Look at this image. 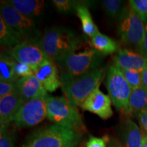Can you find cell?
Masks as SVG:
<instances>
[{
    "label": "cell",
    "instance_id": "obj_33",
    "mask_svg": "<svg viewBox=\"0 0 147 147\" xmlns=\"http://www.w3.org/2000/svg\"><path fill=\"white\" fill-rule=\"evenodd\" d=\"M141 74H142V86L145 89H147V65L141 72Z\"/></svg>",
    "mask_w": 147,
    "mask_h": 147
},
{
    "label": "cell",
    "instance_id": "obj_10",
    "mask_svg": "<svg viewBox=\"0 0 147 147\" xmlns=\"http://www.w3.org/2000/svg\"><path fill=\"white\" fill-rule=\"evenodd\" d=\"M8 54L16 62L27 64L34 71L49 59L39 44L29 41H24L12 48Z\"/></svg>",
    "mask_w": 147,
    "mask_h": 147
},
{
    "label": "cell",
    "instance_id": "obj_6",
    "mask_svg": "<svg viewBox=\"0 0 147 147\" xmlns=\"http://www.w3.org/2000/svg\"><path fill=\"white\" fill-rule=\"evenodd\" d=\"M0 11V16L5 23L17 32L24 41L39 43L42 38L41 34L36 28L34 20L19 13L8 1H1Z\"/></svg>",
    "mask_w": 147,
    "mask_h": 147
},
{
    "label": "cell",
    "instance_id": "obj_9",
    "mask_svg": "<svg viewBox=\"0 0 147 147\" xmlns=\"http://www.w3.org/2000/svg\"><path fill=\"white\" fill-rule=\"evenodd\" d=\"M45 98L35 99L25 102L14 118V123L20 128L36 125L47 116V103Z\"/></svg>",
    "mask_w": 147,
    "mask_h": 147
},
{
    "label": "cell",
    "instance_id": "obj_35",
    "mask_svg": "<svg viewBox=\"0 0 147 147\" xmlns=\"http://www.w3.org/2000/svg\"><path fill=\"white\" fill-rule=\"evenodd\" d=\"M143 137H142V147H147V135L144 132H143Z\"/></svg>",
    "mask_w": 147,
    "mask_h": 147
},
{
    "label": "cell",
    "instance_id": "obj_14",
    "mask_svg": "<svg viewBox=\"0 0 147 147\" xmlns=\"http://www.w3.org/2000/svg\"><path fill=\"white\" fill-rule=\"evenodd\" d=\"M25 103L18 92L0 98V126L9 127Z\"/></svg>",
    "mask_w": 147,
    "mask_h": 147
},
{
    "label": "cell",
    "instance_id": "obj_31",
    "mask_svg": "<svg viewBox=\"0 0 147 147\" xmlns=\"http://www.w3.org/2000/svg\"><path fill=\"white\" fill-rule=\"evenodd\" d=\"M136 116L140 122V124L142 127L143 132H144L147 135V110H143L140 113H138Z\"/></svg>",
    "mask_w": 147,
    "mask_h": 147
},
{
    "label": "cell",
    "instance_id": "obj_2",
    "mask_svg": "<svg viewBox=\"0 0 147 147\" xmlns=\"http://www.w3.org/2000/svg\"><path fill=\"white\" fill-rule=\"evenodd\" d=\"M80 140L78 131L54 124L33 132L21 147H69Z\"/></svg>",
    "mask_w": 147,
    "mask_h": 147
},
{
    "label": "cell",
    "instance_id": "obj_8",
    "mask_svg": "<svg viewBox=\"0 0 147 147\" xmlns=\"http://www.w3.org/2000/svg\"><path fill=\"white\" fill-rule=\"evenodd\" d=\"M118 34L125 45L134 46L140 49L145 32V25L140 16L132 9H126L119 21Z\"/></svg>",
    "mask_w": 147,
    "mask_h": 147
},
{
    "label": "cell",
    "instance_id": "obj_25",
    "mask_svg": "<svg viewBox=\"0 0 147 147\" xmlns=\"http://www.w3.org/2000/svg\"><path fill=\"white\" fill-rule=\"evenodd\" d=\"M129 4L142 19L144 25L147 24V0H130Z\"/></svg>",
    "mask_w": 147,
    "mask_h": 147
},
{
    "label": "cell",
    "instance_id": "obj_17",
    "mask_svg": "<svg viewBox=\"0 0 147 147\" xmlns=\"http://www.w3.org/2000/svg\"><path fill=\"white\" fill-rule=\"evenodd\" d=\"M122 134L125 147H142L143 134L138 125L131 119L124 123Z\"/></svg>",
    "mask_w": 147,
    "mask_h": 147
},
{
    "label": "cell",
    "instance_id": "obj_29",
    "mask_svg": "<svg viewBox=\"0 0 147 147\" xmlns=\"http://www.w3.org/2000/svg\"><path fill=\"white\" fill-rule=\"evenodd\" d=\"M16 73L17 76L20 78L34 74V70L27 64L16 62Z\"/></svg>",
    "mask_w": 147,
    "mask_h": 147
},
{
    "label": "cell",
    "instance_id": "obj_21",
    "mask_svg": "<svg viewBox=\"0 0 147 147\" xmlns=\"http://www.w3.org/2000/svg\"><path fill=\"white\" fill-rule=\"evenodd\" d=\"M147 110V89L142 86L132 90L129 102V115Z\"/></svg>",
    "mask_w": 147,
    "mask_h": 147
},
{
    "label": "cell",
    "instance_id": "obj_5",
    "mask_svg": "<svg viewBox=\"0 0 147 147\" xmlns=\"http://www.w3.org/2000/svg\"><path fill=\"white\" fill-rule=\"evenodd\" d=\"M48 119L55 124L78 130L83 126L81 116L65 97H48L46 100Z\"/></svg>",
    "mask_w": 147,
    "mask_h": 147
},
{
    "label": "cell",
    "instance_id": "obj_36",
    "mask_svg": "<svg viewBox=\"0 0 147 147\" xmlns=\"http://www.w3.org/2000/svg\"><path fill=\"white\" fill-rule=\"evenodd\" d=\"M69 147H76V146H69Z\"/></svg>",
    "mask_w": 147,
    "mask_h": 147
},
{
    "label": "cell",
    "instance_id": "obj_18",
    "mask_svg": "<svg viewBox=\"0 0 147 147\" xmlns=\"http://www.w3.org/2000/svg\"><path fill=\"white\" fill-rule=\"evenodd\" d=\"M76 13L80 18L82 31L86 36L92 38L100 33L98 28L93 21L89 8L84 1L76 7Z\"/></svg>",
    "mask_w": 147,
    "mask_h": 147
},
{
    "label": "cell",
    "instance_id": "obj_34",
    "mask_svg": "<svg viewBox=\"0 0 147 147\" xmlns=\"http://www.w3.org/2000/svg\"><path fill=\"white\" fill-rule=\"evenodd\" d=\"M108 144L107 147H124L115 138L109 140V142H108Z\"/></svg>",
    "mask_w": 147,
    "mask_h": 147
},
{
    "label": "cell",
    "instance_id": "obj_30",
    "mask_svg": "<svg viewBox=\"0 0 147 147\" xmlns=\"http://www.w3.org/2000/svg\"><path fill=\"white\" fill-rule=\"evenodd\" d=\"M108 136L104 138H97L91 136L86 144V147H107L106 144L109 142Z\"/></svg>",
    "mask_w": 147,
    "mask_h": 147
},
{
    "label": "cell",
    "instance_id": "obj_15",
    "mask_svg": "<svg viewBox=\"0 0 147 147\" xmlns=\"http://www.w3.org/2000/svg\"><path fill=\"white\" fill-rule=\"evenodd\" d=\"M114 63L120 69L142 72L147 65V58L128 49H123L115 57Z\"/></svg>",
    "mask_w": 147,
    "mask_h": 147
},
{
    "label": "cell",
    "instance_id": "obj_12",
    "mask_svg": "<svg viewBox=\"0 0 147 147\" xmlns=\"http://www.w3.org/2000/svg\"><path fill=\"white\" fill-rule=\"evenodd\" d=\"M36 78L47 91L54 92L62 85L59 69L54 61L50 59L45 60L34 71Z\"/></svg>",
    "mask_w": 147,
    "mask_h": 147
},
{
    "label": "cell",
    "instance_id": "obj_32",
    "mask_svg": "<svg viewBox=\"0 0 147 147\" xmlns=\"http://www.w3.org/2000/svg\"><path fill=\"white\" fill-rule=\"evenodd\" d=\"M139 52L142 56L147 58V24L145 25V32L142 45L139 49Z\"/></svg>",
    "mask_w": 147,
    "mask_h": 147
},
{
    "label": "cell",
    "instance_id": "obj_27",
    "mask_svg": "<svg viewBox=\"0 0 147 147\" xmlns=\"http://www.w3.org/2000/svg\"><path fill=\"white\" fill-rule=\"evenodd\" d=\"M8 128L4 127L0 129V147H14V134Z\"/></svg>",
    "mask_w": 147,
    "mask_h": 147
},
{
    "label": "cell",
    "instance_id": "obj_28",
    "mask_svg": "<svg viewBox=\"0 0 147 147\" xmlns=\"http://www.w3.org/2000/svg\"><path fill=\"white\" fill-rule=\"evenodd\" d=\"M18 92L16 82L0 80V98Z\"/></svg>",
    "mask_w": 147,
    "mask_h": 147
},
{
    "label": "cell",
    "instance_id": "obj_26",
    "mask_svg": "<svg viewBox=\"0 0 147 147\" xmlns=\"http://www.w3.org/2000/svg\"><path fill=\"white\" fill-rule=\"evenodd\" d=\"M53 2L56 6L59 12L61 13H69L73 10L76 11V7L82 2L78 1H69V0H53Z\"/></svg>",
    "mask_w": 147,
    "mask_h": 147
},
{
    "label": "cell",
    "instance_id": "obj_7",
    "mask_svg": "<svg viewBox=\"0 0 147 147\" xmlns=\"http://www.w3.org/2000/svg\"><path fill=\"white\" fill-rule=\"evenodd\" d=\"M106 87L116 109L128 115L129 102L132 89L121 69L115 65L110 66L108 69Z\"/></svg>",
    "mask_w": 147,
    "mask_h": 147
},
{
    "label": "cell",
    "instance_id": "obj_1",
    "mask_svg": "<svg viewBox=\"0 0 147 147\" xmlns=\"http://www.w3.org/2000/svg\"><path fill=\"white\" fill-rule=\"evenodd\" d=\"M80 38L72 30L55 27L47 29L38 44L49 59L56 63L74 53L80 47Z\"/></svg>",
    "mask_w": 147,
    "mask_h": 147
},
{
    "label": "cell",
    "instance_id": "obj_23",
    "mask_svg": "<svg viewBox=\"0 0 147 147\" xmlns=\"http://www.w3.org/2000/svg\"><path fill=\"white\" fill-rule=\"evenodd\" d=\"M102 5L106 14L115 21H120L126 10L125 1L120 0H104Z\"/></svg>",
    "mask_w": 147,
    "mask_h": 147
},
{
    "label": "cell",
    "instance_id": "obj_24",
    "mask_svg": "<svg viewBox=\"0 0 147 147\" xmlns=\"http://www.w3.org/2000/svg\"><path fill=\"white\" fill-rule=\"evenodd\" d=\"M121 70L132 90L142 87V74L140 71L124 70V69H121Z\"/></svg>",
    "mask_w": 147,
    "mask_h": 147
},
{
    "label": "cell",
    "instance_id": "obj_13",
    "mask_svg": "<svg viewBox=\"0 0 147 147\" xmlns=\"http://www.w3.org/2000/svg\"><path fill=\"white\" fill-rule=\"evenodd\" d=\"M16 84L18 93L25 102L35 99H47L49 97L48 91L35 74L20 78Z\"/></svg>",
    "mask_w": 147,
    "mask_h": 147
},
{
    "label": "cell",
    "instance_id": "obj_16",
    "mask_svg": "<svg viewBox=\"0 0 147 147\" xmlns=\"http://www.w3.org/2000/svg\"><path fill=\"white\" fill-rule=\"evenodd\" d=\"M19 13L32 18L41 16L45 10L43 0H10L8 1Z\"/></svg>",
    "mask_w": 147,
    "mask_h": 147
},
{
    "label": "cell",
    "instance_id": "obj_22",
    "mask_svg": "<svg viewBox=\"0 0 147 147\" xmlns=\"http://www.w3.org/2000/svg\"><path fill=\"white\" fill-rule=\"evenodd\" d=\"M24 42L23 38L8 26L0 16V44L1 46L13 48Z\"/></svg>",
    "mask_w": 147,
    "mask_h": 147
},
{
    "label": "cell",
    "instance_id": "obj_19",
    "mask_svg": "<svg viewBox=\"0 0 147 147\" xmlns=\"http://www.w3.org/2000/svg\"><path fill=\"white\" fill-rule=\"evenodd\" d=\"M92 47L103 55L113 54L119 51V45L115 40L106 35L99 33L91 38Z\"/></svg>",
    "mask_w": 147,
    "mask_h": 147
},
{
    "label": "cell",
    "instance_id": "obj_20",
    "mask_svg": "<svg viewBox=\"0 0 147 147\" xmlns=\"http://www.w3.org/2000/svg\"><path fill=\"white\" fill-rule=\"evenodd\" d=\"M16 61L8 54L1 53L0 58V80L16 82L19 79L16 73Z\"/></svg>",
    "mask_w": 147,
    "mask_h": 147
},
{
    "label": "cell",
    "instance_id": "obj_3",
    "mask_svg": "<svg viewBox=\"0 0 147 147\" xmlns=\"http://www.w3.org/2000/svg\"><path fill=\"white\" fill-rule=\"evenodd\" d=\"M104 56L93 49L79 53H72L58 61L56 63L59 69L61 82H67L100 67Z\"/></svg>",
    "mask_w": 147,
    "mask_h": 147
},
{
    "label": "cell",
    "instance_id": "obj_4",
    "mask_svg": "<svg viewBox=\"0 0 147 147\" xmlns=\"http://www.w3.org/2000/svg\"><path fill=\"white\" fill-rule=\"evenodd\" d=\"M106 71L105 67H98L62 82V90L65 97L72 105L76 107L80 106L92 92L100 87Z\"/></svg>",
    "mask_w": 147,
    "mask_h": 147
},
{
    "label": "cell",
    "instance_id": "obj_11",
    "mask_svg": "<svg viewBox=\"0 0 147 147\" xmlns=\"http://www.w3.org/2000/svg\"><path fill=\"white\" fill-rule=\"evenodd\" d=\"M111 104L112 101L109 95L104 94L98 87L86 98L80 108L106 120L113 115Z\"/></svg>",
    "mask_w": 147,
    "mask_h": 147
}]
</instances>
